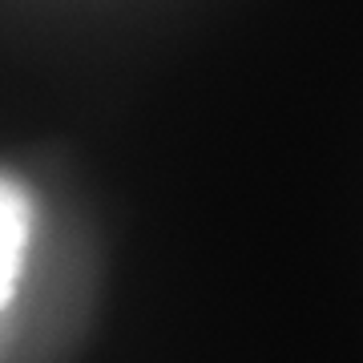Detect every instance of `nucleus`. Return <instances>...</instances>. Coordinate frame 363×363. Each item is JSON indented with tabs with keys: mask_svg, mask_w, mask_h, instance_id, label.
<instances>
[{
	"mask_svg": "<svg viewBox=\"0 0 363 363\" xmlns=\"http://www.w3.org/2000/svg\"><path fill=\"white\" fill-rule=\"evenodd\" d=\"M33 234V202L25 186L0 174V311L13 298L16 279L25 271V250Z\"/></svg>",
	"mask_w": 363,
	"mask_h": 363,
	"instance_id": "f257e3e1",
	"label": "nucleus"
}]
</instances>
